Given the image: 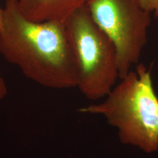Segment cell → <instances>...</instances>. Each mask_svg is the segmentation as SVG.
<instances>
[{"label": "cell", "mask_w": 158, "mask_h": 158, "mask_svg": "<svg viewBox=\"0 0 158 158\" xmlns=\"http://www.w3.org/2000/svg\"><path fill=\"white\" fill-rule=\"evenodd\" d=\"M89 0H18L23 16L36 23H64Z\"/></svg>", "instance_id": "5b68a950"}, {"label": "cell", "mask_w": 158, "mask_h": 158, "mask_svg": "<svg viewBox=\"0 0 158 158\" xmlns=\"http://www.w3.org/2000/svg\"><path fill=\"white\" fill-rule=\"evenodd\" d=\"M8 92L6 81L0 72V100L5 98Z\"/></svg>", "instance_id": "52a82bcc"}, {"label": "cell", "mask_w": 158, "mask_h": 158, "mask_svg": "<svg viewBox=\"0 0 158 158\" xmlns=\"http://www.w3.org/2000/svg\"><path fill=\"white\" fill-rule=\"evenodd\" d=\"M142 7L150 13H153L158 19V0H139Z\"/></svg>", "instance_id": "8992f818"}, {"label": "cell", "mask_w": 158, "mask_h": 158, "mask_svg": "<svg viewBox=\"0 0 158 158\" xmlns=\"http://www.w3.org/2000/svg\"><path fill=\"white\" fill-rule=\"evenodd\" d=\"M0 55L44 87H76L77 76L64 23H36L21 11L18 0H6L0 28Z\"/></svg>", "instance_id": "6da1fadb"}, {"label": "cell", "mask_w": 158, "mask_h": 158, "mask_svg": "<svg viewBox=\"0 0 158 158\" xmlns=\"http://www.w3.org/2000/svg\"><path fill=\"white\" fill-rule=\"evenodd\" d=\"M121 80L104 102L79 111L104 116L118 130L122 143L155 152L158 149V97L151 72L140 64Z\"/></svg>", "instance_id": "7a4b0ae2"}, {"label": "cell", "mask_w": 158, "mask_h": 158, "mask_svg": "<svg viewBox=\"0 0 158 158\" xmlns=\"http://www.w3.org/2000/svg\"><path fill=\"white\" fill-rule=\"evenodd\" d=\"M86 6L94 22L114 44L119 78L123 79L139 62L151 13L142 7L139 0H89Z\"/></svg>", "instance_id": "277c9868"}, {"label": "cell", "mask_w": 158, "mask_h": 158, "mask_svg": "<svg viewBox=\"0 0 158 158\" xmlns=\"http://www.w3.org/2000/svg\"><path fill=\"white\" fill-rule=\"evenodd\" d=\"M64 24L76 69L77 87L90 100L107 97L119 78L114 44L94 22L86 6L74 12Z\"/></svg>", "instance_id": "3957f363"}, {"label": "cell", "mask_w": 158, "mask_h": 158, "mask_svg": "<svg viewBox=\"0 0 158 158\" xmlns=\"http://www.w3.org/2000/svg\"><path fill=\"white\" fill-rule=\"evenodd\" d=\"M3 23V9L0 8V28L2 26Z\"/></svg>", "instance_id": "ba28073f"}]
</instances>
